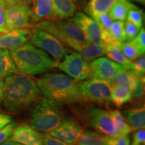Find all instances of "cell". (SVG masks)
Instances as JSON below:
<instances>
[{
    "mask_svg": "<svg viewBox=\"0 0 145 145\" xmlns=\"http://www.w3.org/2000/svg\"><path fill=\"white\" fill-rule=\"evenodd\" d=\"M40 93L36 81L23 74H14L3 81V106L11 112H20L30 107Z\"/></svg>",
    "mask_w": 145,
    "mask_h": 145,
    "instance_id": "1",
    "label": "cell"
},
{
    "mask_svg": "<svg viewBox=\"0 0 145 145\" xmlns=\"http://www.w3.org/2000/svg\"><path fill=\"white\" fill-rule=\"evenodd\" d=\"M40 91L47 98L62 104L85 101L81 81L62 73H47L36 81Z\"/></svg>",
    "mask_w": 145,
    "mask_h": 145,
    "instance_id": "2",
    "label": "cell"
},
{
    "mask_svg": "<svg viewBox=\"0 0 145 145\" xmlns=\"http://www.w3.org/2000/svg\"><path fill=\"white\" fill-rule=\"evenodd\" d=\"M9 50L20 74L40 75L58 66L49 54L30 42Z\"/></svg>",
    "mask_w": 145,
    "mask_h": 145,
    "instance_id": "3",
    "label": "cell"
},
{
    "mask_svg": "<svg viewBox=\"0 0 145 145\" xmlns=\"http://www.w3.org/2000/svg\"><path fill=\"white\" fill-rule=\"evenodd\" d=\"M29 116L32 128L48 133L64 119L65 107L62 103L47 97L37 99L29 107Z\"/></svg>",
    "mask_w": 145,
    "mask_h": 145,
    "instance_id": "4",
    "label": "cell"
},
{
    "mask_svg": "<svg viewBox=\"0 0 145 145\" xmlns=\"http://www.w3.org/2000/svg\"><path fill=\"white\" fill-rule=\"evenodd\" d=\"M34 28L51 34L69 48L79 53L88 42L81 28L71 19L57 21L44 20L36 23Z\"/></svg>",
    "mask_w": 145,
    "mask_h": 145,
    "instance_id": "5",
    "label": "cell"
},
{
    "mask_svg": "<svg viewBox=\"0 0 145 145\" xmlns=\"http://www.w3.org/2000/svg\"><path fill=\"white\" fill-rule=\"evenodd\" d=\"M30 43L51 56L58 65L69 52L68 48L55 36L44 30L33 28Z\"/></svg>",
    "mask_w": 145,
    "mask_h": 145,
    "instance_id": "6",
    "label": "cell"
},
{
    "mask_svg": "<svg viewBox=\"0 0 145 145\" xmlns=\"http://www.w3.org/2000/svg\"><path fill=\"white\" fill-rule=\"evenodd\" d=\"M32 0H22L18 4L6 5L5 25L8 30L34 28L31 16Z\"/></svg>",
    "mask_w": 145,
    "mask_h": 145,
    "instance_id": "7",
    "label": "cell"
},
{
    "mask_svg": "<svg viewBox=\"0 0 145 145\" xmlns=\"http://www.w3.org/2000/svg\"><path fill=\"white\" fill-rule=\"evenodd\" d=\"M113 87L110 83L96 78L81 81V89L85 101L108 105Z\"/></svg>",
    "mask_w": 145,
    "mask_h": 145,
    "instance_id": "8",
    "label": "cell"
},
{
    "mask_svg": "<svg viewBox=\"0 0 145 145\" xmlns=\"http://www.w3.org/2000/svg\"><path fill=\"white\" fill-rule=\"evenodd\" d=\"M88 118L90 126L97 132L109 137L124 136L109 111L95 106H89L88 108Z\"/></svg>",
    "mask_w": 145,
    "mask_h": 145,
    "instance_id": "9",
    "label": "cell"
},
{
    "mask_svg": "<svg viewBox=\"0 0 145 145\" xmlns=\"http://www.w3.org/2000/svg\"><path fill=\"white\" fill-rule=\"evenodd\" d=\"M57 67L71 77L79 81L90 79L91 76L90 63L86 61L78 52L67 54Z\"/></svg>",
    "mask_w": 145,
    "mask_h": 145,
    "instance_id": "10",
    "label": "cell"
},
{
    "mask_svg": "<svg viewBox=\"0 0 145 145\" xmlns=\"http://www.w3.org/2000/svg\"><path fill=\"white\" fill-rule=\"evenodd\" d=\"M83 131V127L77 120L70 118H64L59 126L48 134L65 142L76 144Z\"/></svg>",
    "mask_w": 145,
    "mask_h": 145,
    "instance_id": "11",
    "label": "cell"
},
{
    "mask_svg": "<svg viewBox=\"0 0 145 145\" xmlns=\"http://www.w3.org/2000/svg\"><path fill=\"white\" fill-rule=\"evenodd\" d=\"M90 65L91 68V78L101 79L111 85L117 72L125 69L122 65L105 57L97 58L91 61Z\"/></svg>",
    "mask_w": 145,
    "mask_h": 145,
    "instance_id": "12",
    "label": "cell"
},
{
    "mask_svg": "<svg viewBox=\"0 0 145 145\" xmlns=\"http://www.w3.org/2000/svg\"><path fill=\"white\" fill-rule=\"evenodd\" d=\"M70 19L81 28L88 42L103 44L100 28L91 17L79 11Z\"/></svg>",
    "mask_w": 145,
    "mask_h": 145,
    "instance_id": "13",
    "label": "cell"
},
{
    "mask_svg": "<svg viewBox=\"0 0 145 145\" xmlns=\"http://www.w3.org/2000/svg\"><path fill=\"white\" fill-rule=\"evenodd\" d=\"M8 140L20 143L23 145H44L42 140V134L26 123L16 126Z\"/></svg>",
    "mask_w": 145,
    "mask_h": 145,
    "instance_id": "14",
    "label": "cell"
},
{
    "mask_svg": "<svg viewBox=\"0 0 145 145\" xmlns=\"http://www.w3.org/2000/svg\"><path fill=\"white\" fill-rule=\"evenodd\" d=\"M32 36L30 29H15L0 33V48L11 50L29 41Z\"/></svg>",
    "mask_w": 145,
    "mask_h": 145,
    "instance_id": "15",
    "label": "cell"
},
{
    "mask_svg": "<svg viewBox=\"0 0 145 145\" xmlns=\"http://www.w3.org/2000/svg\"><path fill=\"white\" fill-rule=\"evenodd\" d=\"M31 16L34 24L44 20L56 21L52 0H32Z\"/></svg>",
    "mask_w": 145,
    "mask_h": 145,
    "instance_id": "16",
    "label": "cell"
},
{
    "mask_svg": "<svg viewBox=\"0 0 145 145\" xmlns=\"http://www.w3.org/2000/svg\"><path fill=\"white\" fill-rule=\"evenodd\" d=\"M122 115L132 130H138L144 128L145 108L144 105L124 110L123 111Z\"/></svg>",
    "mask_w": 145,
    "mask_h": 145,
    "instance_id": "17",
    "label": "cell"
},
{
    "mask_svg": "<svg viewBox=\"0 0 145 145\" xmlns=\"http://www.w3.org/2000/svg\"><path fill=\"white\" fill-rule=\"evenodd\" d=\"M56 21L72 18L77 11V6L72 0H52Z\"/></svg>",
    "mask_w": 145,
    "mask_h": 145,
    "instance_id": "18",
    "label": "cell"
},
{
    "mask_svg": "<svg viewBox=\"0 0 145 145\" xmlns=\"http://www.w3.org/2000/svg\"><path fill=\"white\" fill-rule=\"evenodd\" d=\"M120 0H88L84 6V11L90 17L108 13L113 5Z\"/></svg>",
    "mask_w": 145,
    "mask_h": 145,
    "instance_id": "19",
    "label": "cell"
},
{
    "mask_svg": "<svg viewBox=\"0 0 145 145\" xmlns=\"http://www.w3.org/2000/svg\"><path fill=\"white\" fill-rule=\"evenodd\" d=\"M138 77L134 75L129 70L122 69L117 72L112 83V87L119 86L129 89L130 91L135 88Z\"/></svg>",
    "mask_w": 145,
    "mask_h": 145,
    "instance_id": "20",
    "label": "cell"
},
{
    "mask_svg": "<svg viewBox=\"0 0 145 145\" xmlns=\"http://www.w3.org/2000/svg\"><path fill=\"white\" fill-rule=\"evenodd\" d=\"M18 73L19 71L11 57L10 50L0 48V79Z\"/></svg>",
    "mask_w": 145,
    "mask_h": 145,
    "instance_id": "21",
    "label": "cell"
},
{
    "mask_svg": "<svg viewBox=\"0 0 145 145\" xmlns=\"http://www.w3.org/2000/svg\"><path fill=\"white\" fill-rule=\"evenodd\" d=\"M104 44L106 51L105 54L109 59L114 62L122 65L126 70L132 71L133 69L134 63L127 59L118 47L111 44Z\"/></svg>",
    "mask_w": 145,
    "mask_h": 145,
    "instance_id": "22",
    "label": "cell"
},
{
    "mask_svg": "<svg viewBox=\"0 0 145 145\" xmlns=\"http://www.w3.org/2000/svg\"><path fill=\"white\" fill-rule=\"evenodd\" d=\"M137 7L127 0H120L112 7L108 14L113 21L124 22L126 20L128 11Z\"/></svg>",
    "mask_w": 145,
    "mask_h": 145,
    "instance_id": "23",
    "label": "cell"
},
{
    "mask_svg": "<svg viewBox=\"0 0 145 145\" xmlns=\"http://www.w3.org/2000/svg\"><path fill=\"white\" fill-rule=\"evenodd\" d=\"M132 93L128 89L119 86H114L112 88L110 100L118 108H120L131 99Z\"/></svg>",
    "mask_w": 145,
    "mask_h": 145,
    "instance_id": "24",
    "label": "cell"
},
{
    "mask_svg": "<svg viewBox=\"0 0 145 145\" xmlns=\"http://www.w3.org/2000/svg\"><path fill=\"white\" fill-rule=\"evenodd\" d=\"M75 145H104L103 136L97 132L86 130L83 131Z\"/></svg>",
    "mask_w": 145,
    "mask_h": 145,
    "instance_id": "25",
    "label": "cell"
},
{
    "mask_svg": "<svg viewBox=\"0 0 145 145\" xmlns=\"http://www.w3.org/2000/svg\"><path fill=\"white\" fill-rule=\"evenodd\" d=\"M116 47L122 51L127 59L131 61H135L137 58L140 57L141 55H143L142 52L131 41H128L126 42H120Z\"/></svg>",
    "mask_w": 145,
    "mask_h": 145,
    "instance_id": "26",
    "label": "cell"
},
{
    "mask_svg": "<svg viewBox=\"0 0 145 145\" xmlns=\"http://www.w3.org/2000/svg\"><path fill=\"white\" fill-rule=\"evenodd\" d=\"M110 114L113 118L114 122L116 124L117 126L120 130L122 135H128L132 130L129 125L127 123L124 117L123 116L122 114L119 110H114L109 111Z\"/></svg>",
    "mask_w": 145,
    "mask_h": 145,
    "instance_id": "27",
    "label": "cell"
},
{
    "mask_svg": "<svg viewBox=\"0 0 145 145\" xmlns=\"http://www.w3.org/2000/svg\"><path fill=\"white\" fill-rule=\"evenodd\" d=\"M109 31L112 37L118 42H122L126 41V34H125L124 30V22H113Z\"/></svg>",
    "mask_w": 145,
    "mask_h": 145,
    "instance_id": "28",
    "label": "cell"
},
{
    "mask_svg": "<svg viewBox=\"0 0 145 145\" xmlns=\"http://www.w3.org/2000/svg\"><path fill=\"white\" fill-rule=\"evenodd\" d=\"M142 10L138 7L128 11L127 14V20L137 26L139 29L142 27Z\"/></svg>",
    "mask_w": 145,
    "mask_h": 145,
    "instance_id": "29",
    "label": "cell"
},
{
    "mask_svg": "<svg viewBox=\"0 0 145 145\" xmlns=\"http://www.w3.org/2000/svg\"><path fill=\"white\" fill-rule=\"evenodd\" d=\"M104 145H130V138L128 135L118 137L103 136Z\"/></svg>",
    "mask_w": 145,
    "mask_h": 145,
    "instance_id": "30",
    "label": "cell"
},
{
    "mask_svg": "<svg viewBox=\"0 0 145 145\" xmlns=\"http://www.w3.org/2000/svg\"><path fill=\"white\" fill-rule=\"evenodd\" d=\"M91 18L97 22V25L100 28V30L109 31L114 22L108 13L101 14L99 15L95 16Z\"/></svg>",
    "mask_w": 145,
    "mask_h": 145,
    "instance_id": "31",
    "label": "cell"
},
{
    "mask_svg": "<svg viewBox=\"0 0 145 145\" xmlns=\"http://www.w3.org/2000/svg\"><path fill=\"white\" fill-rule=\"evenodd\" d=\"M131 99L136 101H142L144 94V77H138L135 88L132 91Z\"/></svg>",
    "mask_w": 145,
    "mask_h": 145,
    "instance_id": "32",
    "label": "cell"
},
{
    "mask_svg": "<svg viewBox=\"0 0 145 145\" xmlns=\"http://www.w3.org/2000/svg\"><path fill=\"white\" fill-rule=\"evenodd\" d=\"M130 71L137 77H144L145 72V57L144 54L135 60L133 69Z\"/></svg>",
    "mask_w": 145,
    "mask_h": 145,
    "instance_id": "33",
    "label": "cell"
},
{
    "mask_svg": "<svg viewBox=\"0 0 145 145\" xmlns=\"http://www.w3.org/2000/svg\"><path fill=\"white\" fill-rule=\"evenodd\" d=\"M16 126H17V122L16 121H12L0 130V144L8 140L9 138L12 136Z\"/></svg>",
    "mask_w": 145,
    "mask_h": 145,
    "instance_id": "34",
    "label": "cell"
},
{
    "mask_svg": "<svg viewBox=\"0 0 145 145\" xmlns=\"http://www.w3.org/2000/svg\"><path fill=\"white\" fill-rule=\"evenodd\" d=\"M138 48L139 50L144 54L145 52V30L144 28H141L137 36L130 40Z\"/></svg>",
    "mask_w": 145,
    "mask_h": 145,
    "instance_id": "35",
    "label": "cell"
},
{
    "mask_svg": "<svg viewBox=\"0 0 145 145\" xmlns=\"http://www.w3.org/2000/svg\"><path fill=\"white\" fill-rule=\"evenodd\" d=\"M124 30L125 34H126V40L130 41L137 36L140 29L137 26H135L134 24L127 20L124 23Z\"/></svg>",
    "mask_w": 145,
    "mask_h": 145,
    "instance_id": "36",
    "label": "cell"
},
{
    "mask_svg": "<svg viewBox=\"0 0 145 145\" xmlns=\"http://www.w3.org/2000/svg\"><path fill=\"white\" fill-rule=\"evenodd\" d=\"M42 140L44 145H75V144L65 142L59 138L52 137L48 133L42 134Z\"/></svg>",
    "mask_w": 145,
    "mask_h": 145,
    "instance_id": "37",
    "label": "cell"
},
{
    "mask_svg": "<svg viewBox=\"0 0 145 145\" xmlns=\"http://www.w3.org/2000/svg\"><path fill=\"white\" fill-rule=\"evenodd\" d=\"M5 12L6 5L3 1L0 2V33H4L8 31L5 25Z\"/></svg>",
    "mask_w": 145,
    "mask_h": 145,
    "instance_id": "38",
    "label": "cell"
},
{
    "mask_svg": "<svg viewBox=\"0 0 145 145\" xmlns=\"http://www.w3.org/2000/svg\"><path fill=\"white\" fill-rule=\"evenodd\" d=\"M133 143L136 144L144 145L145 144V130L144 128L138 130L133 136Z\"/></svg>",
    "mask_w": 145,
    "mask_h": 145,
    "instance_id": "39",
    "label": "cell"
},
{
    "mask_svg": "<svg viewBox=\"0 0 145 145\" xmlns=\"http://www.w3.org/2000/svg\"><path fill=\"white\" fill-rule=\"evenodd\" d=\"M12 121V118L7 114H0V130Z\"/></svg>",
    "mask_w": 145,
    "mask_h": 145,
    "instance_id": "40",
    "label": "cell"
},
{
    "mask_svg": "<svg viewBox=\"0 0 145 145\" xmlns=\"http://www.w3.org/2000/svg\"><path fill=\"white\" fill-rule=\"evenodd\" d=\"M72 1L75 3L77 8L81 9L86 5L88 0H72Z\"/></svg>",
    "mask_w": 145,
    "mask_h": 145,
    "instance_id": "41",
    "label": "cell"
},
{
    "mask_svg": "<svg viewBox=\"0 0 145 145\" xmlns=\"http://www.w3.org/2000/svg\"><path fill=\"white\" fill-rule=\"evenodd\" d=\"M22 1V0H3V1H4L7 6L18 4V3H20Z\"/></svg>",
    "mask_w": 145,
    "mask_h": 145,
    "instance_id": "42",
    "label": "cell"
},
{
    "mask_svg": "<svg viewBox=\"0 0 145 145\" xmlns=\"http://www.w3.org/2000/svg\"><path fill=\"white\" fill-rule=\"evenodd\" d=\"M3 79H0V104L2 101L3 98Z\"/></svg>",
    "mask_w": 145,
    "mask_h": 145,
    "instance_id": "43",
    "label": "cell"
},
{
    "mask_svg": "<svg viewBox=\"0 0 145 145\" xmlns=\"http://www.w3.org/2000/svg\"><path fill=\"white\" fill-rule=\"evenodd\" d=\"M0 145H23V144H20V143L16 142H13V141L6 140V141H5L4 142L1 143Z\"/></svg>",
    "mask_w": 145,
    "mask_h": 145,
    "instance_id": "44",
    "label": "cell"
},
{
    "mask_svg": "<svg viewBox=\"0 0 145 145\" xmlns=\"http://www.w3.org/2000/svg\"><path fill=\"white\" fill-rule=\"evenodd\" d=\"M128 1H136V2H138L139 3H141V4H144L145 0H127Z\"/></svg>",
    "mask_w": 145,
    "mask_h": 145,
    "instance_id": "45",
    "label": "cell"
},
{
    "mask_svg": "<svg viewBox=\"0 0 145 145\" xmlns=\"http://www.w3.org/2000/svg\"><path fill=\"white\" fill-rule=\"evenodd\" d=\"M132 145H139V144H135V143H132Z\"/></svg>",
    "mask_w": 145,
    "mask_h": 145,
    "instance_id": "46",
    "label": "cell"
},
{
    "mask_svg": "<svg viewBox=\"0 0 145 145\" xmlns=\"http://www.w3.org/2000/svg\"><path fill=\"white\" fill-rule=\"evenodd\" d=\"M3 0H0V2H1V1H3Z\"/></svg>",
    "mask_w": 145,
    "mask_h": 145,
    "instance_id": "47",
    "label": "cell"
}]
</instances>
